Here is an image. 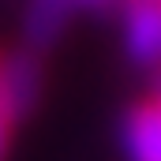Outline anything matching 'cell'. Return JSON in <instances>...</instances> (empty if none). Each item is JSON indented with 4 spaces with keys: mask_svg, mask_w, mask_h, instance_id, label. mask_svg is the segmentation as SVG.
<instances>
[{
    "mask_svg": "<svg viewBox=\"0 0 161 161\" xmlns=\"http://www.w3.org/2000/svg\"><path fill=\"white\" fill-rule=\"evenodd\" d=\"M41 97V60L34 49H15L0 56V113L8 124L34 113Z\"/></svg>",
    "mask_w": 161,
    "mask_h": 161,
    "instance_id": "cell-1",
    "label": "cell"
},
{
    "mask_svg": "<svg viewBox=\"0 0 161 161\" xmlns=\"http://www.w3.org/2000/svg\"><path fill=\"white\" fill-rule=\"evenodd\" d=\"M124 49L139 68H161V0H124Z\"/></svg>",
    "mask_w": 161,
    "mask_h": 161,
    "instance_id": "cell-2",
    "label": "cell"
},
{
    "mask_svg": "<svg viewBox=\"0 0 161 161\" xmlns=\"http://www.w3.org/2000/svg\"><path fill=\"white\" fill-rule=\"evenodd\" d=\"M124 150L131 161H161V101L135 105L124 120Z\"/></svg>",
    "mask_w": 161,
    "mask_h": 161,
    "instance_id": "cell-3",
    "label": "cell"
},
{
    "mask_svg": "<svg viewBox=\"0 0 161 161\" xmlns=\"http://www.w3.org/2000/svg\"><path fill=\"white\" fill-rule=\"evenodd\" d=\"M71 11V0H30L26 8V38L30 49L38 53L49 41H56V34L64 30V19Z\"/></svg>",
    "mask_w": 161,
    "mask_h": 161,
    "instance_id": "cell-4",
    "label": "cell"
},
{
    "mask_svg": "<svg viewBox=\"0 0 161 161\" xmlns=\"http://www.w3.org/2000/svg\"><path fill=\"white\" fill-rule=\"evenodd\" d=\"M8 127H11V124H8L4 113H0V161H4V150H8Z\"/></svg>",
    "mask_w": 161,
    "mask_h": 161,
    "instance_id": "cell-5",
    "label": "cell"
},
{
    "mask_svg": "<svg viewBox=\"0 0 161 161\" xmlns=\"http://www.w3.org/2000/svg\"><path fill=\"white\" fill-rule=\"evenodd\" d=\"M150 97H158V101H161V68L154 71V94H150Z\"/></svg>",
    "mask_w": 161,
    "mask_h": 161,
    "instance_id": "cell-6",
    "label": "cell"
},
{
    "mask_svg": "<svg viewBox=\"0 0 161 161\" xmlns=\"http://www.w3.org/2000/svg\"><path fill=\"white\" fill-rule=\"evenodd\" d=\"M71 4H86V8H105V4H113V0H71Z\"/></svg>",
    "mask_w": 161,
    "mask_h": 161,
    "instance_id": "cell-7",
    "label": "cell"
}]
</instances>
